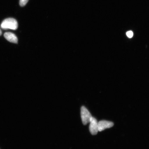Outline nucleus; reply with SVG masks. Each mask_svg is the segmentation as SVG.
<instances>
[{
    "label": "nucleus",
    "mask_w": 149,
    "mask_h": 149,
    "mask_svg": "<svg viewBox=\"0 0 149 149\" xmlns=\"http://www.w3.org/2000/svg\"><path fill=\"white\" fill-rule=\"evenodd\" d=\"M1 27L3 29H11L16 30L17 29L18 24L15 19L8 18L3 20L1 24Z\"/></svg>",
    "instance_id": "nucleus-1"
},
{
    "label": "nucleus",
    "mask_w": 149,
    "mask_h": 149,
    "mask_svg": "<svg viewBox=\"0 0 149 149\" xmlns=\"http://www.w3.org/2000/svg\"><path fill=\"white\" fill-rule=\"evenodd\" d=\"M113 123L110 121L102 120L100 121L98 123V131H103L107 128H110L113 126Z\"/></svg>",
    "instance_id": "nucleus-4"
},
{
    "label": "nucleus",
    "mask_w": 149,
    "mask_h": 149,
    "mask_svg": "<svg viewBox=\"0 0 149 149\" xmlns=\"http://www.w3.org/2000/svg\"><path fill=\"white\" fill-rule=\"evenodd\" d=\"M29 0H20L19 5L20 6L24 7L27 4Z\"/></svg>",
    "instance_id": "nucleus-6"
},
{
    "label": "nucleus",
    "mask_w": 149,
    "mask_h": 149,
    "mask_svg": "<svg viewBox=\"0 0 149 149\" xmlns=\"http://www.w3.org/2000/svg\"><path fill=\"white\" fill-rule=\"evenodd\" d=\"M4 36L6 39L9 42L15 44H17L18 43L17 37L13 33L10 32L5 33Z\"/></svg>",
    "instance_id": "nucleus-5"
},
{
    "label": "nucleus",
    "mask_w": 149,
    "mask_h": 149,
    "mask_svg": "<svg viewBox=\"0 0 149 149\" xmlns=\"http://www.w3.org/2000/svg\"><path fill=\"white\" fill-rule=\"evenodd\" d=\"M81 117L83 124L84 125H86L90 122L92 116L86 108L83 106L81 108Z\"/></svg>",
    "instance_id": "nucleus-2"
},
{
    "label": "nucleus",
    "mask_w": 149,
    "mask_h": 149,
    "mask_svg": "<svg viewBox=\"0 0 149 149\" xmlns=\"http://www.w3.org/2000/svg\"><path fill=\"white\" fill-rule=\"evenodd\" d=\"M90 125L89 130L90 133L93 135H95L97 134L98 130V123L97 120L94 117H91L90 121Z\"/></svg>",
    "instance_id": "nucleus-3"
},
{
    "label": "nucleus",
    "mask_w": 149,
    "mask_h": 149,
    "mask_svg": "<svg viewBox=\"0 0 149 149\" xmlns=\"http://www.w3.org/2000/svg\"><path fill=\"white\" fill-rule=\"evenodd\" d=\"M2 31L1 30V29H0V36H1L2 35Z\"/></svg>",
    "instance_id": "nucleus-8"
},
{
    "label": "nucleus",
    "mask_w": 149,
    "mask_h": 149,
    "mask_svg": "<svg viewBox=\"0 0 149 149\" xmlns=\"http://www.w3.org/2000/svg\"><path fill=\"white\" fill-rule=\"evenodd\" d=\"M126 35L128 37H129L130 38H131L132 37H133V33L132 31H130L127 32Z\"/></svg>",
    "instance_id": "nucleus-7"
}]
</instances>
